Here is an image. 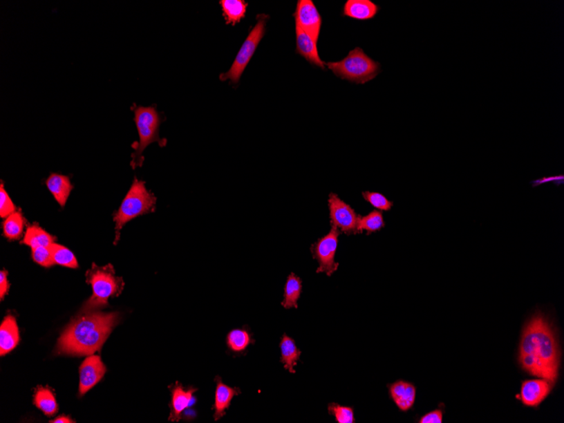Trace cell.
I'll return each mask as SVG.
<instances>
[{
    "mask_svg": "<svg viewBox=\"0 0 564 423\" xmlns=\"http://www.w3.org/2000/svg\"><path fill=\"white\" fill-rule=\"evenodd\" d=\"M522 368L537 378L555 383L558 375L559 352L552 328L542 315H536L527 323L520 346Z\"/></svg>",
    "mask_w": 564,
    "mask_h": 423,
    "instance_id": "obj_1",
    "label": "cell"
},
{
    "mask_svg": "<svg viewBox=\"0 0 564 423\" xmlns=\"http://www.w3.org/2000/svg\"><path fill=\"white\" fill-rule=\"evenodd\" d=\"M118 312H87L72 319L59 339L57 353L91 356L101 350L113 328L119 323Z\"/></svg>",
    "mask_w": 564,
    "mask_h": 423,
    "instance_id": "obj_2",
    "label": "cell"
},
{
    "mask_svg": "<svg viewBox=\"0 0 564 423\" xmlns=\"http://www.w3.org/2000/svg\"><path fill=\"white\" fill-rule=\"evenodd\" d=\"M86 276L87 283L93 287V293L83 305L81 314H87L108 306L110 297L120 296L124 287L123 279L115 276V270L111 265L100 267L93 264Z\"/></svg>",
    "mask_w": 564,
    "mask_h": 423,
    "instance_id": "obj_3",
    "label": "cell"
},
{
    "mask_svg": "<svg viewBox=\"0 0 564 423\" xmlns=\"http://www.w3.org/2000/svg\"><path fill=\"white\" fill-rule=\"evenodd\" d=\"M132 110L135 114L134 120L140 138L139 142H135L132 146L135 149V152L131 156V166L133 169H135L137 167L142 165V154L147 147L154 142H158L160 146L164 147L167 140L161 139L159 135L162 118L155 106L134 105V109Z\"/></svg>",
    "mask_w": 564,
    "mask_h": 423,
    "instance_id": "obj_4",
    "label": "cell"
},
{
    "mask_svg": "<svg viewBox=\"0 0 564 423\" xmlns=\"http://www.w3.org/2000/svg\"><path fill=\"white\" fill-rule=\"evenodd\" d=\"M156 203L154 194L147 189L146 182L136 177L120 205L119 211L113 216L116 223V242L120 238V231L125 224L135 217L153 212Z\"/></svg>",
    "mask_w": 564,
    "mask_h": 423,
    "instance_id": "obj_5",
    "label": "cell"
},
{
    "mask_svg": "<svg viewBox=\"0 0 564 423\" xmlns=\"http://www.w3.org/2000/svg\"><path fill=\"white\" fill-rule=\"evenodd\" d=\"M326 64L338 77L357 84L370 82L381 72L380 64L366 55L361 48L353 49L339 62Z\"/></svg>",
    "mask_w": 564,
    "mask_h": 423,
    "instance_id": "obj_6",
    "label": "cell"
},
{
    "mask_svg": "<svg viewBox=\"0 0 564 423\" xmlns=\"http://www.w3.org/2000/svg\"><path fill=\"white\" fill-rule=\"evenodd\" d=\"M268 19L269 15H258L257 24L251 30L245 43L240 48L230 70L220 75V81H231L232 84L239 82V79L241 78L243 72H245L247 64H249L255 51H256L258 44H260L262 38L265 36V26Z\"/></svg>",
    "mask_w": 564,
    "mask_h": 423,
    "instance_id": "obj_7",
    "label": "cell"
},
{
    "mask_svg": "<svg viewBox=\"0 0 564 423\" xmlns=\"http://www.w3.org/2000/svg\"><path fill=\"white\" fill-rule=\"evenodd\" d=\"M341 234L338 228L331 226L329 234L319 238L310 247L312 257L319 263L317 273H325L331 276L339 268V263L335 262L339 236Z\"/></svg>",
    "mask_w": 564,
    "mask_h": 423,
    "instance_id": "obj_8",
    "label": "cell"
},
{
    "mask_svg": "<svg viewBox=\"0 0 564 423\" xmlns=\"http://www.w3.org/2000/svg\"><path fill=\"white\" fill-rule=\"evenodd\" d=\"M328 205L331 226L338 228L346 235L357 234L358 217L350 205L340 199L337 194L330 193Z\"/></svg>",
    "mask_w": 564,
    "mask_h": 423,
    "instance_id": "obj_9",
    "label": "cell"
},
{
    "mask_svg": "<svg viewBox=\"0 0 564 423\" xmlns=\"http://www.w3.org/2000/svg\"><path fill=\"white\" fill-rule=\"evenodd\" d=\"M296 26L304 30L312 39L318 41L321 30L322 18L312 0H299L294 14Z\"/></svg>",
    "mask_w": 564,
    "mask_h": 423,
    "instance_id": "obj_10",
    "label": "cell"
},
{
    "mask_svg": "<svg viewBox=\"0 0 564 423\" xmlns=\"http://www.w3.org/2000/svg\"><path fill=\"white\" fill-rule=\"evenodd\" d=\"M106 371L105 365L99 356L91 355L79 368V395H83L102 379Z\"/></svg>",
    "mask_w": 564,
    "mask_h": 423,
    "instance_id": "obj_11",
    "label": "cell"
},
{
    "mask_svg": "<svg viewBox=\"0 0 564 423\" xmlns=\"http://www.w3.org/2000/svg\"><path fill=\"white\" fill-rule=\"evenodd\" d=\"M552 384L543 379L525 380L521 386L520 399L525 406L537 407L552 391Z\"/></svg>",
    "mask_w": 564,
    "mask_h": 423,
    "instance_id": "obj_12",
    "label": "cell"
},
{
    "mask_svg": "<svg viewBox=\"0 0 564 423\" xmlns=\"http://www.w3.org/2000/svg\"><path fill=\"white\" fill-rule=\"evenodd\" d=\"M297 48L296 52L302 55L308 62L326 70V64L320 59L317 48V41L305 32L303 30L296 26Z\"/></svg>",
    "mask_w": 564,
    "mask_h": 423,
    "instance_id": "obj_13",
    "label": "cell"
},
{
    "mask_svg": "<svg viewBox=\"0 0 564 423\" xmlns=\"http://www.w3.org/2000/svg\"><path fill=\"white\" fill-rule=\"evenodd\" d=\"M390 395L400 410L407 411L413 408L416 401L417 390L413 384L399 380L391 384Z\"/></svg>",
    "mask_w": 564,
    "mask_h": 423,
    "instance_id": "obj_14",
    "label": "cell"
},
{
    "mask_svg": "<svg viewBox=\"0 0 564 423\" xmlns=\"http://www.w3.org/2000/svg\"><path fill=\"white\" fill-rule=\"evenodd\" d=\"M216 383L215 403L212 409L215 411V421H218L226 414V411L229 408L232 399L236 395L241 394V391L238 388L227 386L220 377H216Z\"/></svg>",
    "mask_w": 564,
    "mask_h": 423,
    "instance_id": "obj_15",
    "label": "cell"
},
{
    "mask_svg": "<svg viewBox=\"0 0 564 423\" xmlns=\"http://www.w3.org/2000/svg\"><path fill=\"white\" fill-rule=\"evenodd\" d=\"M380 7L371 0H348L343 8L344 17L360 21L370 20L379 13Z\"/></svg>",
    "mask_w": 564,
    "mask_h": 423,
    "instance_id": "obj_16",
    "label": "cell"
},
{
    "mask_svg": "<svg viewBox=\"0 0 564 423\" xmlns=\"http://www.w3.org/2000/svg\"><path fill=\"white\" fill-rule=\"evenodd\" d=\"M197 391L196 388H185L182 384L176 383L173 388H171V415L169 421L178 422L180 420L181 414L187 407L189 406L193 400L194 392Z\"/></svg>",
    "mask_w": 564,
    "mask_h": 423,
    "instance_id": "obj_17",
    "label": "cell"
},
{
    "mask_svg": "<svg viewBox=\"0 0 564 423\" xmlns=\"http://www.w3.org/2000/svg\"><path fill=\"white\" fill-rule=\"evenodd\" d=\"M20 335L17 320L12 315H8L0 327V355L5 356L17 348Z\"/></svg>",
    "mask_w": 564,
    "mask_h": 423,
    "instance_id": "obj_18",
    "label": "cell"
},
{
    "mask_svg": "<svg viewBox=\"0 0 564 423\" xmlns=\"http://www.w3.org/2000/svg\"><path fill=\"white\" fill-rule=\"evenodd\" d=\"M49 191L51 192L55 200L64 207L68 199V196L74 189L70 178L66 175L51 173L46 180Z\"/></svg>",
    "mask_w": 564,
    "mask_h": 423,
    "instance_id": "obj_19",
    "label": "cell"
},
{
    "mask_svg": "<svg viewBox=\"0 0 564 423\" xmlns=\"http://www.w3.org/2000/svg\"><path fill=\"white\" fill-rule=\"evenodd\" d=\"M281 363L283 364L285 369L291 373H296V366L300 360L301 350L297 348L293 339L284 334L280 343Z\"/></svg>",
    "mask_w": 564,
    "mask_h": 423,
    "instance_id": "obj_20",
    "label": "cell"
},
{
    "mask_svg": "<svg viewBox=\"0 0 564 423\" xmlns=\"http://www.w3.org/2000/svg\"><path fill=\"white\" fill-rule=\"evenodd\" d=\"M226 342L230 352L242 354L250 344H254L255 341L250 330L243 327L231 330L227 335Z\"/></svg>",
    "mask_w": 564,
    "mask_h": 423,
    "instance_id": "obj_21",
    "label": "cell"
},
{
    "mask_svg": "<svg viewBox=\"0 0 564 423\" xmlns=\"http://www.w3.org/2000/svg\"><path fill=\"white\" fill-rule=\"evenodd\" d=\"M302 291V281L294 273L290 274L285 282L281 306L285 310H290L292 308H297L299 306L297 301L299 300Z\"/></svg>",
    "mask_w": 564,
    "mask_h": 423,
    "instance_id": "obj_22",
    "label": "cell"
},
{
    "mask_svg": "<svg viewBox=\"0 0 564 423\" xmlns=\"http://www.w3.org/2000/svg\"><path fill=\"white\" fill-rule=\"evenodd\" d=\"M220 5L227 25L235 26L245 17L247 3L243 0H222Z\"/></svg>",
    "mask_w": 564,
    "mask_h": 423,
    "instance_id": "obj_23",
    "label": "cell"
},
{
    "mask_svg": "<svg viewBox=\"0 0 564 423\" xmlns=\"http://www.w3.org/2000/svg\"><path fill=\"white\" fill-rule=\"evenodd\" d=\"M55 242V238L48 234L39 226H30L26 229L24 239L22 243L32 247V250L39 247H48Z\"/></svg>",
    "mask_w": 564,
    "mask_h": 423,
    "instance_id": "obj_24",
    "label": "cell"
},
{
    "mask_svg": "<svg viewBox=\"0 0 564 423\" xmlns=\"http://www.w3.org/2000/svg\"><path fill=\"white\" fill-rule=\"evenodd\" d=\"M384 227H386V222H384L382 212L377 209L371 212L367 216L359 215L358 217L357 234H361L365 231L369 235L382 230Z\"/></svg>",
    "mask_w": 564,
    "mask_h": 423,
    "instance_id": "obj_25",
    "label": "cell"
},
{
    "mask_svg": "<svg viewBox=\"0 0 564 423\" xmlns=\"http://www.w3.org/2000/svg\"><path fill=\"white\" fill-rule=\"evenodd\" d=\"M34 403L37 408L44 411L46 416H53L58 411L55 395L48 388L38 387L35 396H34Z\"/></svg>",
    "mask_w": 564,
    "mask_h": 423,
    "instance_id": "obj_26",
    "label": "cell"
},
{
    "mask_svg": "<svg viewBox=\"0 0 564 423\" xmlns=\"http://www.w3.org/2000/svg\"><path fill=\"white\" fill-rule=\"evenodd\" d=\"M26 220L21 212H15L8 216L3 223V235L8 239L15 240L21 238L24 229Z\"/></svg>",
    "mask_w": 564,
    "mask_h": 423,
    "instance_id": "obj_27",
    "label": "cell"
},
{
    "mask_svg": "<svg viewBox=\"0 0 564 423\" xmlns=\"http://www.w3.org/2000/svg\"><path fill=\"white\" fill-rule=\"evenodd\" d=\"M53 261L55 265L64 266V267L78 268V262L75 254L67 247L57 245L53 243L50 245Z\"/></svg>",
    "mask_w": 564,
    "mask_h": 423,
    "instance_id": "obj_28",
    "label": "cell"
},
{
    "mask_svg": "<svg viewBox=\"0 0 564 423\" xmlns=\"http://www.w3.org/2000/svg\"><path fill=\"white\" fill-rule=\"evenodd\" d=\"M330 415L334 416L339 423H354V411L352 407L343 406L337 403H330L328 406Z\"/></svg>",
    "mask_w": 564,
    "mask_h": 423,
    "instance_id": "obj_29",
    "label": "cell"
},
{
    "mask_svg": "<svg viewBox=\"0 0 564 423\" xmlns=\"http://www.w3.org/2000/svg\"><path fill=\"white\" fill-rule=\"evenodd\" d=\"M364 199L371 204L373 207L382 212H390L394 207V202L388 200L382 194L378 192H363Z\"/></svg>",
    "mask_w": 564,
    "mask_h": 423,
    "instance_id": "obj_30",
    "label": "cell"
},
{
    "mask_svg": "<svg viewBox=\"0 0 564 423\" xmlns=\"http://www.w3.org/2000/svg\"><path fill=\"white\" fill-rule=\"evenodd\" d=\"M33 261L44 267H51L55 265L50 246L39 247L32 250Z\"/></svg>",
    "mask_w": 564,
    "mask_h": 423,
    "instance_id": "obj_31",
    "label": "cell"
},
{
    "mask_svg": "<svg viewBox=\"0 0 564 423\" xmlns=\"http://www.w3.org/2000/svg\"><path fill=\"white\" fill-rule=\"evenodd\" d=\"M15 205L13 201L11 200L9 194L6 192L5 185L1 182L0 185V216L2 218H7L8 216L13 214L15 212Z\"/></svg>",
    "mask_w": 564,
    "mask_h": 423,
    "instance_id": "obj_32",
    "label": "cell"
},
{
    "mask_svg": "<svg viewBox=\"0 0 564 423\" xmlns=\"http://www.w3.org/2000/svg\"><path fill=\"white\" fill-rule=\"evenodd\" d=\"M443 411L434 410L422 417L418 422L420 423H442L443 422Z\"/></svg>",
    "mask_w": 564,
    "mask_h": 423,
    "instance_id": "obj_33",
    "label": "cell"
},
{
    "mask_svg": "<svg viewBox=\"0 0 564 423\" xmlns=\"http://www.w3.org/2000/svg\"><path fill=\"white\" fill-rule=\"evenodd\" d=\"M10 288L9 282L7 280L6 270H2L0 273V299L3 300V297L7 294L8 290Z\"/></svg>",
    "mask_w": 564,
    "mask_h": 423,
    "instance_id": "obj_34",
    "label": "cell"
},
{
    "mask_svg": "<svg viewBox=\"0 0 564 423\" xmlns=\"http://www.w3.org/2000/svg\"><path fill=\"white\" fill-rule=\"evenodd\" d=\"M564 177L563 176H557V177H549V178H543L540 180H536L532 182L533 187L539 186L540 185L544 184V182H555V181H563Z\"/></svg>",
    "mask_w": 564,
    "mask_h": 423,
    "instance_id": "obj_35",
    "label": "cell"
},
{
    "mask_svg": "<svg viewBox=\"0 0 564 423\" xmlns=\"http://www.w3.org/2000/svg\"><path fill=\"white\" fill-rule=\"evenodd\" d=\"M51 422H53V423H66H66H70V422H74L72 421L70 418L62 416V417H59L58 418H56L55 420H53Z\"/></svg>",
    "mask_w": 564,
    "mask_h": 423,
    "instance_id": "obj_36",
    "label": "cell"
}]
</instances>
